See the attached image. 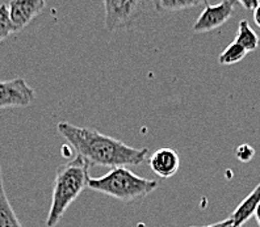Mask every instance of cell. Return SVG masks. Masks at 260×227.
Masks as SVG:
<instances>
[{"label":"cell","mask_w":260,"mask_h":227,"mask_svg":"<svg viewBox=\"0 0 260 227\" xmlns=\"http://www.w3.org/2000/svg\"><path fill=\"white\" fill-rule=\"evenodd\" d=\"M57 130L71 148L76 156L83 158L89 166L117 168L126 166H138L147 158V148L130 147L113 137L88 127L76 126L70 122H59Z\"/></svg>","instance_id":"obj_1"},{"label":"cell","mask_w":260,"mask_h":227,"mask_svg":"<svg viewBox=\"0 0 260 227\" xmlns=\"http://www.w3.org/2000/svg\"><path fill=\"white\" fill-rule=\"evenodd\" d=\"M89 167L91 166L80 156H75L73 160L58 166L46 227L57 226L69 206L79 197L83 190L88 188L91 180Z\"/></svg>","instance_id":"obj_2"},{"label":"cell","mask_w":260,"mask_h":227,"mask_svg":"<svg viewBox=\"0 0 260 227\" xmlns=\"http://www.w3.org/2000/svg\"><path fill=\"white\" fill-rule=\"evenodd\" d=\"M159 186L156 180L141 177L126 167L113 168L100 177H91L88 189L103 193L121 202L143 199Z\"/></svg>","instance_id":"obj_3"},{"label":"cell","mask_w":260,"mask_h":227,"mask_svg":"<svg viewBox=\"0 0 260 227\" xmlns=\"http://www.w3.org/2000/svg\"><path fill=\"white\" fill-rule=\"evenodd\" d=\"M143 7L145 2L137 0H107L104 2L105 29L116 32L130 28L143 12Z\"/></svg>","instance_id":"obj_4"},{"label":"cell","mask_w":260,"mask_h":227,"mask_svg":"<svg viewBox=\"0 0 260 227\" xmlns=\"http://www.w3.org/2000/svg\"><path fill=\"white\" fill-rule=\"evenodd\" d=\"M36 99V91L22 79L0 80V109L25 108Z\"/></svg>","instance_id":"obj_5"},{"label":"cell","mask_w":260,"mask_h":227,"mask_svg":"<svg viewBox=\"0 0 260 227\" xmlns=\"http://www.w3.org/2000/svg\"><path fill=\"white\" fill-rule=\"evenodd\" d=\"M234 6L235 2L233 0H225L216 6H212L206 2L204 6L205 8L192 26L193 33H208L222 26L232 17Z\"/></svg>","instance_id":"obj_6"},{"label":"cell","mask_w":260,"mask_h":227,"mask_svg":"<svg viewBox=\"0 0 260 227\" xmlns=\"http://www.w3.org/2000/svg\"><path fill=\"white\" fill-rule=\"evenodd\" d=\"M7 7L16 33L28 26L44 11L46 3L44 0H12L7 3Z\"/></svg>","instance_id":"obj_7"},{"label":"cell","mask_w":260,"mask_h":227,"mask_svg":"<svg viewBox=\"0 0 260 227\" xmlns=\"http://www.w3.org/2000/svg\"><path fill=\"white\" fill-rule=\"evenodd\" d=\"M149 166L155 175L162 179L174 176L180 167V158L175 150L170 147L158 148L149 158Z\"/></svg>","instance_id":"obj_8"},{"label":"cell","mask_w":260,"mask_h":227,"mask_svg":"<svg viewBox=\"0 0 260 227\" xmlns=\"http://www.w3.org/2000/svg\"><path fill=\"white\" fill-rule=\"evenodd\" d=\"M260 204V183L254 188V190L239 204L233 214L230 215V221H232L233 227H241L255 214L256 208Z\"/></svg>","instance_id":"obj_9"},{"label":"cell","mask_w":260,"mask_h":227,"mask_svg":"<svg viewBox=\"0 0 260 227\" xmlns=\"http://www.w3.org/2000/svg\"><path fill=\"white\" fill-rule=\"evenodd\" d=\"M0 227H22L21 222L19 221L17 215L15 214V210L11 206L10 200L7 197L2 166H0Z\"/></svg>","instance_id":"obj_10"},{"label":"cell","mask_w":260,"mask_h":227,"mask_svg":"<svg viewBox=\"0 0 260 227\" xmlns=\"http://www.w3.org/2000/svg\"><path fill=\"white\" fill-rule=\"evenodd\" d=\"M234 41L239 44L244 50L252 51L256 50L259 46V36L255 33V30L250 26L248 21L246 20H241L238 25V32L235 36Z\"/></svg>","instance_id":"obj_11"},{"label":"cell","mask_w":260,"mask_h":227,"mask_svg":"<svg viewBox=\"0 0 260 227\" xmlns=\"http://www.w3.org/2000/svg\"><path fill=\"white\" fill-rule=\"evenodd\" d=\"M206 2L203 0H156L152 2V6L155 7L158 12L167 11V12H178V11L188 10L193 7L205 6Z\"/></svg>","instance_id":"obj_12"},{"label":"cell","mask_w":260,"mask_h":227,"mask_svg":"<svg viewBox=\"0 0 260 227\" xmlns=\"http://www.w3.org/2000/svg\"><path fill=\"white\" fill-rule=\"evenodd\" d=\"M247 55V51L242 48L241 45L233 41L232 44L229 45L228 48L221 53L218 58L219 64L222 66H230V64L239 63L244 57Z\"/></svg>","instance_id":"obj_13"},{"label":"cell","mask_w":260,"mask_h":227,"mask_svg":"<svg viewBox=\"0 0 260 227\" xmlns=\"http://www.w3.org/2000/svg\"><path fill=\"white\" fill-rule=\"evenodd\" d=\"M12 33H15V29L11 22L8 7H7V3L0 4V42L4 41Z\"/></svg>","instance_id":"obj_14"},{"label":"cell","mask_w":260,"mask_h":227,"mask_svg":"<svg viewBox=\"0 0 260 227\" xmlns=\"http://www.w3.org/2000/svg\"><path fill=\"white\" fill-rule=\"evenodd\" d=\"M235 156L242 163H248L255 156V148L250 145H241L235 150Z\"/></svg>","instance_id":"obj_15"},{"label":"cell","mask_w":260,"mask_h":227,"mask_svg":"<svg viewBox=\"0 0 260 227\" xmlns=\"http://www.w3.org/2000/svg\"><path fill=\"white\" fill-rule=\"evenodd\" d=\"M242 7H243L246 11H250V12H254L255 8L259 6V2L256 0H246V2H238Z\"/></svg>","instance_id":"obj_16"},{"label":"cell","mask_w":260,"mask_h":227,"mask_svg":"<svg viewBox=\"0 0 260 227\" xmlns=\"http://www.w3.org/2000/svg\"><path fill=\"white\" fill-rule=\"evenodd\" d=\"M204 227H233L232 221H230V218L225 219V221H221V222H217V223H213V224H208V226H204Z\"/></svg>","instance_id":"obj_17"},{"label":"cell","mask_w":260,"mask_h":227,"mask_svg":"<svg viewBox=\"0 0 260 227\" xmlns=\"http://www.w3.org/2000/svg\"><path fill=\"white\" fill-rule=\"evenodd\" d=\"M254 21H255V24H256V25L260 28V3L254 11Z\"/></svg>","instance_id":"obj_18"},{"label":"cell","mask_w":260,"mask_h":227,"mask_svg":"<svg viewBox=\"0 0 260 227\" xmlns=\"http://www.w3.org/2000/svg\"><path fill=\"white\" fill-rule=\"evenodd\" d=\"M255 218H256V222H257V226L260 227V204L259 206L256 208V211H255Z\"/></svg>","instance_id":"obj_19"},{"label":"cell","mask_w":260,"mask_h":227,"mask_svg":"<svg viewBox=\"0 0 260 227\" xmlns=\"http://www.w3.org/2000/svg\"><path fill=\"white\" fill-rule=\"evenodd\" d=\"M188 227H194V226H188Z\"/></svg>","instance_id":"obj_20"}]
</instances>
